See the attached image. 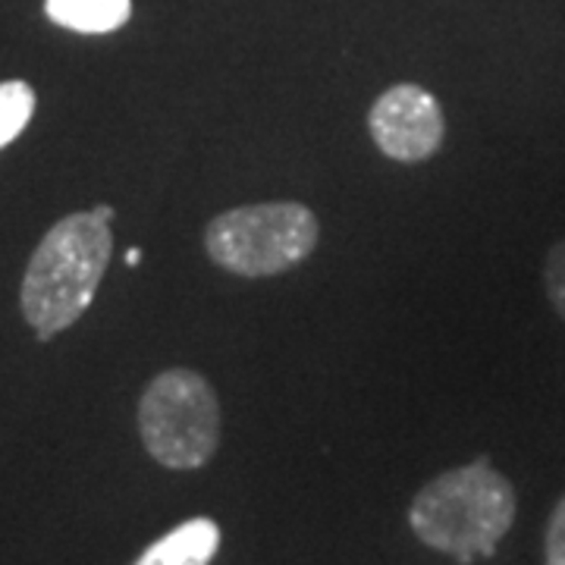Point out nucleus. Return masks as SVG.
Here are the masks:
<instances>
[{
  "instance_id": "obj_1",
  "label": "nucleus",
  "mask_w": 565,
  "mask_h": 565,
  "mask_svg": "<svg viewBox=\"0 0 565 565\" xmlns=\"http://www.w3.org/2000/svg\"><path fill=\"white\" fill-rule=\"evenodd\" d=\"M110 255V223L98 221L92 211L70 214L44 233L29 258L20 289L22 318L39 340L63 333L88 311Z\"/></svg>"
},
{
  "instance_id": "obj_2",
  "label": "nucleus",
  "mask_w": 565,
  "mask_h": 565,
  "mask_svg": "<svg viewBox=\"0 0 565 565\" xmlns=\"http://www.w3.org/2000/svg\"><path fill=\"white\" fill-rule=\"evenodd\" d=\"M512 522L515 490L487 459L434 478L408 509V525L418 541L462 565L475 556H493Z\"/></svg>"
},
{
  "instance_id": "obj_3",
  "label": "nucleus",
  "mask_w": 565,
  "mask_h": 565,
  "mask_svg": "<svg viewBox=\"0 0 565 565\" xmlns=\"http://www.w3.org/2000/svg\"><path fill=\"white\" fill-rule=\"evenodd\" d=\"M321 243V223L302 202L239 204L204 226V252L226 274L245 280L299 267Z\"/></svg>"
},
{
  "instance_id": "obj_4",
  "label": "nucleus",
  "mask_w": 565,
  "mask_h": 565,
  "mask_svg": "<svg viewBox=\"0 0 565 565\" xmlns=\"http://www.w3.org/2000/svg\"><path fill=\"white\" fill-rule=\"evenodd\" d=\"M139 434L154 462L173 471L202 468L221 444V403L192 367L161 371L139 399Z\"/></svg>"
},
{
  "instance_id": "obj_5",
  "label": "nucleus",
  "mask_w": 565,
  "mask_h": 565,
  "mask_svg": "<svg viewBox=\"0 0 565 565\" xmlns=\"http://www.w3.org/2000/svg\"><path fill=\"white\" fill-rule=\"evenodd\" d=\"M367 132L390 161L424 163L440 151L446 139L444 107L422 85L399 82L371 104Z\"/></svg>"
},
{
  "instance_id": "obj_6",
  "label": "nucleus",
  "mask_w": 565,
  "mask_h": 565,
  "mask_svg": "<svg viewBox=\"0 0 565 565\" xmlns=\"http://www.w3.org/2000/svg\"><path fill=\"white\" fill-rule=\"evenodd\" d=\"M221 550V527L211 519H189L148 546L136 565H211Z\"/></svg>"
},
{
  "instance_id": "obj_7",
  "label": "nucleus",
  "mask_w": 565,
  "mask_h": 565,
  "mask_svg": "<svg viewBox=\"0 0 565 565\" xmlns=\"http://www.w3.org/2000/svg\"><path fill=\"white\" fill-rule=\"evenodd\" d=\"M47 20L79 35H107L132 17V0H44Z\"/></svg>"
},
{
  "instance_id": "obj_8",
  "label": "nucleus",
  "mask_w": 565,
  "mask_h": 565,
  "mask_svg": "<svg viewBox=\"0 0 565 565\" xmlns=\"http://www.w3.org/2000/svg\"><path fill=\"white\" fill-rule=\"evenodd\" d=\"M35 88L22 79L0 82V151L22 136V129L35 117Z\"/></svg>"
},
{
  "instance_id": "obj_9",
  "label": "nucleus",
  "mask_w": 565,
  "mask_h": 565,
  "mask_svg": "<svg viewBox=\"0 0 565 565\" xmlns=\"http://www.w3.org/2000/svg\"><path fill=\"white\" fill-rule=\"evenodd\" d=\"M544 289L550 305L556 308V315L565 321V239H559L546 252Z\"/></svg>"
},
{
  "instance_id": "obj_10",
  "label": "nucleus",
  "mask_w": 565,
  "mask_h": 565,
  "mask_svg": "<svg viewBox=\"0 0 565 565\" xmlns=\"http://www.w3.org/2000/svg\"><path fill=\"white\" fill-rule=\"evenodd\" d=\"M546 565H565V497L556 503L546 527Z\"/></svg>"
},
{
  "instance_id": "obj_11",
  "label": "nucleus",
  "mask_w": 565,
  "mask_h": 565,
  "mask_svg": "<svg viewBox=\"0 0 565 565\" xmlns=\"http://www.w3.org/2000/svg\"><path fill=\"white\" fill-rule=\"evenodd\" d=\"M92 214L104 223H114V207L110 204H98V207H92Z\"/></svg>"
},
{
  "instance_id": "obj_12",
  "label": "nucleus",
  "mask_w": 565,
  "mask_h": 565,
  "mask_svg": "<svg viewBox=\"0 0 565 565\" xmlns=\"http://www.w3.org/2000/svg\"><path fill=\"white\" fill-rule=\"evenodd\" d=\"M139 262H141L139 248H129V252H126V264H129V267H136Z\"/></svg>"
}]
</instances>
